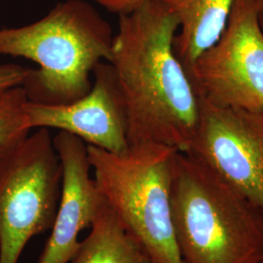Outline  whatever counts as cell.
Wrapping results in <instances>:
<instances>
[{
    "mask_svg": "<svg viewBox=\"0 0 263 263\" xmlns=\"http://www.w3.org/2000/svg\"><path fill=\"white\" fill-rule=\"evenodd\" d=\"M179 21L165 0L119 16L111 64L127 114L129 145L155 142L187 152L200 100L174 50Z\"/></svg>",
    "mask_w": 263,
    "mask_h": 263,
    "instance_id": "1",
    "label": "cell"
},
{
    "mask_svg": "<svg viewBox=\"0 0 263 263\" xmlns=\"http://www.w3.org/2000/svg\"><path fill=\"white\" fill-rule=\"evenodd\" d=\"M113 39L111 26L93 5L66 0L32 24L0 28V56L37 64L22 85L28 102L64 105L91 91L95 67L111 60Z\"/></svg>",
    "mask_w": 263,
    "mask_h": 263,
    "instance_id": "2",
    "label": "cell"
},
{
    "mask_svg": "<svg viewBox=\"0 0 263 263\" xmlns=\"http://www.w3.org/2000/svg\"><path fill=\"white\" fill-rule=\"evenodd\" d=\"M171 206L183 263H262V211L185 152L175 155Z\"/></svg>",
    "mask_w": 263,
    "mask_h": 263,
    "instance_id": "3",
    "label": "cell"
},
{
    "mask_svg": "<svg viewBox=\"0 0 263 263\" xmlns=\"http://www.w3.org/2000/svg\"><path fill=\"white\" fill-rule=\"evenodd\" d=\"M177 151L164 144L140 142L116 154L87 144L97 186L149 263H183L171 206Z\"/></svg>",
    "mask_w": 263,
    "mask_h": 263,
    "instance_id": "4",
    "label": "cell"
},
{
    "mask_svg": "<svg viewBox=\"0 0 263 263\" xmlns=\"http://www.w3.org/2000/svg\"><path fill=\"white\" fill-rule=\"evenodd\" d=\"M62 183L48 129H36L0 155V263H18L29 240L52 228Z\"/></svg>",
    "mask_w": 263,
    "mask_h": 263,
    "instance_id": "5",
    "label": "cell"
},
{
    "mask_svg": "<svg viewBox=\"0 0 263 263\" xmlns=\"http://www.w3.org/2000/svg\"><path fill=\"white\" fill-rule=\"evenodd\" d=\"M187 74L199 99L208 104L263 109V33L251 0H235L220 37Z\"/></svg>",
    "mask_w": 263,
    "mask_h": 263,
    "instance_id": "6",
    "label": "cell"
},
{
    "mask_svg": "<svg viewBox=\"0 0 263 263\" xmlns=\"http://www.w3.org/2000/svg\"><path fill=\"white\" fill-rule=\"evenodd\" d=\"M185 153L263 212V109L220 108L200 100L199 122Z\"/></svg>",
    "mask_w": 263,
    "mask_h": 263,
    "instance_id": "7",
    "label": "cell"
},
{
    "mask_svg": "<svg viewBox=\"0 0 263 263\" xmlns=\"http://www.w3.org/2000/svg\"><path fill=\"white\" fill-rule=\"evenodd\" d=\"M31 129H57L74 135L102 149L121 154L129 148L122 93L111 64L102 62L93 71L92 89L74 103L46 105L27 102Z\"/></svg>",
    "mask_w": 263,
    "mask_h": 263,
    "instance_id": "8",
    "label": "cell"
},
{
    "mask_svg": "<svg viewBox=\"0 0 263 263\" xmlns=\"http://www.w3.org/2000/svg\"><path fill=\"white\" fill-rule=\"evenodd\" d=\"M63 167L62 193L56 217L37 263H69L105 200L90 176L87 144L74 135L60 131L53 138Z\"/></svg>",
    "mask_w": 263,
    "mask_h": 263,
    "instance_id": "9",
    "label": "cell"
},
{
    "mask_svg": "<svg viewBox=\"0 0 263 263\" xmlns=\"http://www.w3.org/2000/svg\"><path fill=\"white\" fill-rule=\"evenodd\" d=\"M179 21L174 50L186 72L223 32L235 0H165Z\"/></svg>",
    "mask_w": 263,
    "mask_h": 263,
    "instance_id": "10",
    "label": "cell"
},
{
    "mask_svg": "<svg viewBox=\"0 0 263 263\" xmlns=\"http://www.w3.org/2000/svg\"><path fill=\"white\" fill-rule=\"evenodd\" d=\"M90 228V234L80 241L69 263H149L106 202Z\"/></svg>",
    "mask_w": 263,
    "mask_h": 263,
    "instance_id": "11",
    "label": "cell"
},
{
    "mask_svg": "<svg viewBox=\"0 0 263 263\" xmlns=\"http://www.w3.org/2000/svg\"><path fill=\"white\" fill-rule=\"evenodd\" d=\"M27 102L22 86L0 95V155L24 140L31 130L25 112Z\"/></svg>",
    "mask_w": 263,
    "mask_h": 263,
    "instance_id": "12",
    "label": "cell"
},
{
    "mask_svg": "<svg viewBox=\"0 0 263 263\" xmlns=\"http://www.w3.org/2000/svg\"><path fill=\"white\" fill-rule=\"evenodd\" d=\"M28 68L19 65L7 64L0 66V95L17 86H22Z\"/></svg>",
    "mask_w": 263,
    "mask_h": 263,
    "instance_id": "13",
    "label": "cell"
},
{
    "mask_svg": "<svg viewBox=\"0 0 263 263\" xmlns=\"http://www.w3.org/2000/svg\"><path fill=\"white\" fill-rule=\"evenodd\" d=\"M108 12L118 16L129 14L149 0H94Z\"/></svg>",
    "mask_w": 263,
    "mask_h": 263,
    "instance_id": "14",
    "label": "cell"
},
{
    "mask_svg": "<svg viewBox=\"0 0 263 263\" xmlns=\"http://www.w3.org/2000/svg\"><path fill=\"white\" fill-rule=\"evenodd\" d=\"M251 1L254 5L256 18H257L259 27H260V29L263 33V0H251Z\"/></svg>",
    "mask_w": 263,
    "mask_h": 263,
    "instance_id": "15",
    "label": "cell"
},
{
    "mask_svg": "<svg viewBox=\"0 0 263 263\" xmlns=\"http://www.w3.org/2000/svg\"><path fill=\"white\" fill-rule=\"evenodd\" d=\"M262 263H263V261H262Z\"/></svg>",
    "mask_w": 263,
    "mask_h": 263,
    "instance_id": "16",
    "label": "cell"
}]
</instances>
